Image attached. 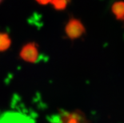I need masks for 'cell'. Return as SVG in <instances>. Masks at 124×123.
<instances>
[{
  "label": "cell",
  "instance_id": "cell-1",
  "mask_svg": "<svg viewBox=\"0 0 124 123\" xmlns=\"http://www.w3.org/2000/svg\"><path fill=\"white\" fill-rule=\"evenodd\" d=\"M51 122V123H87V120L83 112L75 110L73 112L61 111L52 117Z\"/></svg>",
  "mask_w": 124,
  "mask_h": 123
},
{
  "label": "cell",
  "instance_id": "cell-2",
  "mask_svg": "<svg viewBox=\"0 0 124 123\" xmlns=\"http://www.w3.org/2000/svg\"><path fill=\"white\" fill-rule=\"evenodd\" d=\"M66 33L70 39H76L80 38L85 33V27L79 20L70 19L66 27Z\"/></svg>",
  "mask_w": 124,
  "mask_h": 123
},
{
  "label": "cell",
  "instance_id": "cell-3",
  "mask_svg": "<svg viewBox=\"0 0 124 123\" xmlns=\"http://www.w3.org/2000/svg\"><path fill=\"white\" fill-rule=\"evenodd\" d=\"M21 57L27 62H34L38 58V50L37 46L34 43L27 44L23 46L21 51Z\"/></svg>",
  "mask_w": 124,
  "mask_h": 123
},
{
  "label": "cell",
  "instance_id": "cell-4",
  "mask_svg": "<svg viewBox=\"0 0 124 123\" xmlns=\"http://www.w3.org/2000/svg\"><path fill=\"white\" fill-rule=\"evenodd\" d=\"M111 10L116 19L120 21H124V2L117 1L113 3Z\"/></svg>",
  "mask_w": 124,
  "mask_h": 123
},
{
  "label": "cell",
  "instance_id": "cell-5",
  "mask_svg": "<svg viewBox=\"0 0 124 123\" xmlns=\"http://www.w3.org/2000/svg\"><path fill=\"white\" fill-rule=\"evenodd\" d=\"M10 45V39L6 34H0V51H5Z\"/></svg>",
  "mask_w": 124,
  "mask_h": 123
},
{
  "label": "cell",
  "instance_id": "cell-6",
  "mask_svg": "<svg viewBox=\"0 0 124 123\" xmlns=\"http://www.w3.org/2000/svg\"><path fill=\"white\" fill-rule=\"evenodd\" d=\"M52 4L58 10H62L67 6L69 0H52Z\"/></svg>",
  "mask_w": 124,
  "mask_h": 123
},
{
  "label": "cell",
  "instance_id": "cell-7",
  "mask_svg": "<svg viewBox=\"0 0 124 123\" xmlns=\"http://www.w3.org/2000/svg\"><path fill=\"white\" fill-rule=\"evenodd\" d=\"M37 2H39V3H42V4H46L48 2H51L52 0H36Z\"/></svg>",
  "mask_w": 124,
  "mask_h": 123
},
{
  "label": "cell",
  "instance_id": "cell-8",
  "mask_svg": "<svg viewBox=\"0 0 124 123\" xmlns=\"http://www.w3.org/2000/svg\"><path fill=\"white\" fill-rule=\"evenodd\" d=\"M2 0H0V2H2Z\"/></svg>",
  "mask_w": 124,
  "mask_h": 123
}]
</instances>
